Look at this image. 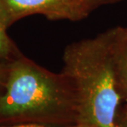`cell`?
<instances>
[{"label": "cell", "instance_id": "2", "mask_svg": "<svg viewBox=\"0 0 127 127\" xmlns=\"http://www.w3.org/2000/svg\"><path fill=\"white\" fill-rule=\"evenodd\" d=\"M63 60V71L76 84L79 124L117 127L124 98L116 74L109 30L68 44Z\"/></svg>", "mask_w": 127, "mask_h": 127}, {"label": "cell", "instance_id": "6", "mask_svg": "<svg viewBox=\"0 0 127 127\" xmlns=\"http://www.w3.org/2000/svg\"><path fill=\"white\" fill-rule=\"evenodd\" d=\"M81 1L89 5L93 10H95L98 7L105 6V5L117 3V2L125 1V0H81Z\"/></svg>", "mask_w": 127, "mask_h": 127}, {"label": "cell", "instance_id": "8", "mask_svg": "<svg viewBox=\"0 0 127 127\" xmlns=\"http://www.w3.org/2000/svg\"><path fill=\"white\" fill-rule=\"evenodd\" d=\"M0 127H92L82 124H77L74 126H45L39 125V124H18V125H12V126H0Z\"/></svg>", "mask_w": 127, "mask_h": 127}, {"label": "cell", "instance_id": "3", "mask_svg": "<svg viewBox=\"0 0 127 127\" xmlns=\"http://www.w3.org/2000/svg\"><path fill=\"white\" fill-rule=\"evenodd\" d=\"M10 26L31 15H42L50 21H79L93 12L81 0H2Z\"/></svg>", "mask_w": 127, "mask_h": 127}, {"label": "cell", "instance_id": "5", "mask_svg": "<svg viewBox=\"0 0 127 127\" xmlns=\"http://www.w3.org/2000/svg\"><path fill=\"white\" fill-rule=\"evenodd\" d=\"M9 27L6 10L0 0V63H9L21 53L7 34V31Z\"/></svg>", "mask_w": 127, "mask_h": 127}, {"label": "cell", "instance_id": "4", "mask_svg": "<svg viewBox=\"0 0 127 127\" xmlns=\"http://www.w3.org/2000/svg\"><path fill=\"white\" fill-rule=\"evenodd\" d=\"M113 62L124 101L127 102V27L109 29Z\"/></svg>", "mask_w": 127, "mask_h": 127}, {"label": "cell", "instance_id": "9", "mask_svg": "<svg viewBox=\"0 0 127 127\" xmlns=\"http://www.w3.org/2000/svg\"><path fill=\"white\" fill-rule=\"evenodd\" d=\"M117 127H127V105L121 109L120 115L118 117Z\"/></svg>", "mask_w": 127, "mask_h": 127}, {"label": "cell", "instance_id": "7", "mask_svg": "<svg viewBox=\"0 0 127 127\" xmlns=\"http://www.w3.org/2000/svg\"><path fill=\"white\" fill-rule=\"evenodd\" d=\"M7 73H8V63H0V94L3 91Z\"/></svg>", "mask_w": 127, "mask_h": 127}, {"label": "cell", "instance_id": "1", "mask_svg": "<svg viewBox=\"0 0 127 127\" xmlns=\"http://www.w3.org/2000/svg\"><path fill=\"white\" fill-rule=\"evenodd\" d=\"M79 99L75 80L63 71L54 73L22 53L8 63L0 94V126L79 124Z\"/></svg>", "mask_w": 127, "mask_h": 127}]
</instances>
